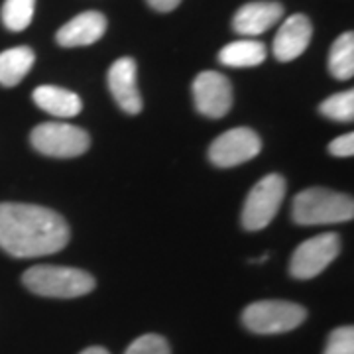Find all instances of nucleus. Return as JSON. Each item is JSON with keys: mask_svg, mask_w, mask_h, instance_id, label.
Instances as JSON below:
<instances>
[{"mask_svg": "<svg viewBox=\"0 0 354 354\" xmlns=\"http://www.w3.org/2000/svg\"><path fill=\"white\" fill-rule=\"evenodd\" d=\"M281 16H283V6L279 2L274 0L248 2L241 10H236L232 18V28L244 38H254L278 24Z\"/></svg>", "mask_w": 354, "mask_h": 354, "instance_id": "nucleus-12", "label": "nucleus"}, {"mask_svg": "<svg viewBox=\"0 0 354 354\" xmlns=\"http://www.w3.org/2000/svg\"><path fill=\"white\" fill-rule=\"evenodd\" d=\"M307 317L305 307L291 301L266 299L248 305L242 313L244 327L258 335H279L297 329Z\"/></svg>", "mask_w": 354, "mask_h": 354, "instance_id": "nucleus-4", "label": "nucleus"}, {"mask_svg": "<svg viewBox=\"0 0 354 354\" xmlns=\"http://www.w3.org/2000/svg\"><path fill=\"white\" fill-rule=\"evenodd\" d=\"M329 152L337 158H351L354 153V134L346 132L339 138H335L329 144Z\"/></svg>", "mask_w": 354, "mask_h": 354, "instance_id": "nucleus-22", "label": "nucleus"}, {"mask_svg": "<svg viewBox=\"0 0 354 354\" xmlns=\"http://www.w3.org/2000/svg\"><path fill=\"white\" fill-rule=\"evenodd\" d=\"M286 197V179L279 174H270L262 177L256 185H254L244 207H242V227L246 230H262L266 228L274 216L278 215L279 207Z\"/></svg>", "mask_w": 354, "mask_h": 354, "instance_id": "nucleus-5", "label": "nucleus"}, {"mask_svg": "<svg viewBox=\"0 0 354 354\" xmlns=\"http://www.w3.org/2000/svg\"><path fill=\"white\" fill-rule=\"evenodd\" d=\"M148 4L158 12H171L181 4V0H148Z\"/></svg>", "mask_w": 354, "mask_h": 354, "instance_id": "nucleus-23", "label": "nucleus"}, {"mask_svg": "<svg viewBox=\"0 0 354 354\" xmlns=\"http://www.w3.org/2000/svg\"><path fill=\"white\" fill-rule=\"evenodd\" d=\"M193 101L209 118H223L232 106V85L216 71H203L193 81Z\"/></svg>", "mask_w": 354, "mask_h": 354, "instance_id": "nucleus-9", "label": "nucleus"}, {"mask_svg": "<svg viewBox=\"0 0 354 354\" xmlns=\"http://www.w3.org/2000/svg\"><path fill=\"white\" fill-rule=\"evenodd\" d=\"M262 150V140L250 128H232L211 144L209 160L216 167H234L254 160Z\"/></svg>", "mask_w": 354, "mask_h": 354, "instance_id": "nucleus-8", "label": "nucleus"}, {"mask_svg": "<svg viewBox=\"0 0 354 354\" xmlns=\"http://www.w3.org/2000/svg\"><path fill=\"white\" fill-rule=\"evenodd\" d=\"M323 354H354V329L339 327L329 335Z\"/></svg>", "mask_w": 354, "mask_h": 354, "instance_id": "nucleus-21", "label": "nucleus"}, {"mask_svg": "<svg viewBox=\"0 0 354 354\" xmlns=\"http://www.w3.org/2000/svg\"><path fill=\"white\" fill-rule=\"evenodd\" d=\"M22 281L28 290L41 297L73 299L95 290V278L79 268L69 266H34L26 270Z\"/></svg>", "mask_w": 354, "mask_h": 354, "instance_id": "nucleus-3", "label": "nucleus"}, {"mask_svg": "<svg viewBox=\"0 0 354 354\" xmlns=\"http://www.w3.org/2000/svg\"><path fill=\"white\" fill-rule=\"evenodd\" d=\"M266 46L252 38L230 41L218 53V62L227 67H256L264 64Z\"/></svg>", "mask_w": 354, "mask_h": 354, "instance_id": "nucleus-16", "label": "nucleus"}, {"mask_svg": "<svg viewBox=\"0 0 354 354\" xmlns=\"http://www.w3.org/2000/svg\"><path fill=\"white\" fill-rule=\"evenodd\" d=\"M319 111L323 116H327L330 120L337 122H353L354 118V91H342L329 97L327 101L321 102Z\"/></svg>", "mask_w": 354, "mask_h": 354, "instance_id": "nucleus-19", "label": "nucleus"}, {"mask_svg": "<svg viewBox=\"0 0 354 354\" xmlns=\"http://www.w3.org/2000/svg\"><path fill=\"white\" fill-rule=\"evenodd\" d=\"M81 354H111L106 348H102V346H88L85 348Z\"/></svg>", "mask_w": 354, "mask_h": 354, "instance_id": "nucleus-24", "label": "nucleus"}, {"mask_svg": "<svg viewBox=\"0 0 354 354\" xmlns=\"http://www.w3.org/2000/svg\"><path fill=\"white\" fill-rule=\"evenodd\" d=\"M106 32V18L104 14L97 10H87L83 14H77L67 24L57 30V44L64 48H81L91 46L104 36Z\"/></svg>", "mask_w": 354, "mask_h": 354, "instance_id": "nucleus-13", "label": "nucleus"}, {"mask_svg": "<svg viewBox=\"0 0 354 354\" xmlns=\"http://www.w3.org/2000/svg\"><path fill=\"white\" fill-rule=\"evenodd\" d=\"M330 75L339 81L353 79L354 75V34L346 32L337 38L329 53Z\"/></svg>", "mask_w": 354, "mask_h": 354, "instance_id": "nucleus-17", "label": "nucleus"}, {"mask_svg": "<svg viewBox=\"0 0 354 354\" xmlns=\"http://www.w3.org/2000/svg\"><path fill=\"white\" fill-rule=\"evenodd\" d=\"M32 99L38 109L57 118H73L83 111V102L77 93L55 85H41L34 91Z\"/></svg>", "mask_w": 354, "mask_h": 354, "instance_id": "nucleus-14", "label": "nucleus"}, {"mask_svg": "<svg viewBox=\"0 0 354 354\" xmlns=\"http://www.w3.org/2000/svg\"><path fill=\"white\" fill-rule=\"evenodd\" d=\"M36 0H4L2 4V24L10 32H22L34 20Z\"/></svg>", "mask_w": 354, "mask_h": 354, "instance_id": "nucleus-18", "label": "nucleus"}, {"mask_svg": "<svg viewBox=\"0 0 354 354\" xmlns=\"http://www.w3.org/2000/svg\"><path fill=\"white\" fill-rule=\"evenodd\" d=\"M313 36V26L311 20L305 14H293L283 24L279 26L278 34L274 38V55L278 62H293L297 59L307 46L311 44Z\"/></svg>", "mask_w": 354, "mask_h": 354, "instance_id": "nucleus-11", "label": "nucleus"}, {"mask_svg": "<svg viewBox=\"0 0 354 354\" xmlns=\"http://www.w3.org/2000/svg\"><path fill=\"white\" fill-rule=\"evenodd\" d=\"M341 252V239L335 232H325L301 242L291 256L290 274L295 279H311L327 270Z\"/></svg>", "mask_w": 354, "mask_h": 354, "instance_id": "nucleus-7", "label": "nucleus"}, {"mask_svg": "<svg viewBox=\"0 0 354 354\" xmlns=\"http://www.w3.org/2000/svg\"><path fill=\"white\" fill-rule=\"evenodd\" d=\"M32 146L50 158H77L91 146V136L83 128L67 122H41L32 130Z\"/></svg>", "mask_w": 354, "mask_h": 354, "instance_id": "nucleus-6", "label": "nucleus"}, {"mask_svg": "<svg viewBox=\"0 0 354 354\" xmlns=\"http://www.w3.org/2000/svg\"><path fill=\"white\" fill-rule=\"evenodd\" d=\"M69 227L59 213L30 203H0V248L16 258H39L67 246Z\"/></svg>", "mask_w": 354, "mask_h": 354, "instance_id": "nucleus-1", "label": "nucleus"}, {"mask_svg": "<svg viewBox=\"0 0 354 354\" xmlns=\"http://www.w3.org/2000/svg\"><path fill=\"white\" fill-rule=\"evenodd\" d=\"M36 55L28 46H18L0 53V85L16 87L34 67Z\"/></svg>", "mask_w": 354, "mask_h": 354, "instance_id": "nucleus-15", "label": "nucleus"}, {"mask_svg": "<svg viewBox=\"0 0 354 354\" xmlns=\"http://www.w3.org/2000/svg\"><path fill=\"white\" fill-rule=\"evenodd\" d=\"M109 88L114 101L127 114H138L142 111V95L138 88V67L132 57L116 59L109 69Z\"/></svg>", "mask_w": 354, "mask_h": 354, "instance_id": "nucleus-10", "label": "nucleus"}, {"mask_svg": "<svg viewBox=\"0 0 354 354\" xmlns=\"http://www.w3.org/2000/svg\"><path fill=\"white\" fill-rule=\"evenodd\" d=\"M124 354H171L169 344L160 335H142L132 342Z\"/></svg>", "mask_w": 354, "mask_h": 354, "instance_id": "nucleus-20", "label": "nucleus"}, {"mask_svg": "<svg viewBox=\"0 0 354 354\" xmlns=\"http://www.w3.org/2000/svg\"><path fill=\"white\" fill-rule=\"evenodd\" d=\"M291 215L297 225L304 227L346 223L354 216V201L351 195L344 193L325 187H309L295 195Z\"/></svg>", "mask_w": 354, "mask_h": 354, "instance_id": "nucleus-2", "label": "nucleus"}]
</instances>
